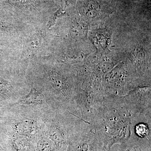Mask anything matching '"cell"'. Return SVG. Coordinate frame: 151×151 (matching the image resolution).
Returning <instances> with one entry per match:
<instances>
[{"mask_svg": "<svg viewBox=\"0 0 151 151\" xmlns=\"http://www.w3.org/2000/svg\"><path fill=\"white\" fill-rule=\"evenodd\" d=\"M102 147L99 139L94 135L87 134L79 139L73 151H104Z\"/></svg>", "mask_w": 151, "mask_h": 151, "instance_id": "obj_1", "label": "cell"}, {"mask_svg": "<svg viewBox=\"0 0 151 151\" xmlns=\"http://www.w3.org/2000/svg\"><path fill=\"white\" fill-rule=\"evenodd\" d=\"M45 101V97L43 94L35 87H32L29 93L22 97L17 103L40 104L43 103Z\"/></svg>", "mask_w": 151, "mask_h": 151, "instance_id": "obj_3", "label": "cell"}, {"mask_svg": "<svg viewBox=\"0 0 151 151\" xmlns=\"http://www.w3.org/2000/svg\"><path fill=\"white\" fill-rule=\"evenodd\" d=\"M64 14V11L62 9H59L57 11L49 20L48 23H47V27H50L53 26L55 24L57 19L58 18L61 16H62Z\"/></svg>", "mask_w": 151, "mask_h": 151, "instance_id": "obj_6", "label": "cell"}, {"mask_svg": "<svg viewBox=\"0 0 151 151\" xmlns=\"http://www.w3.org/2000/svg\"></svg>", "mask_w": 151, "mask_h": 151, "instance_id": "obj_8", "label": "cell"}, {"mask_svg": "<svg viewBox=\"0 0 151 151\" xmlns=\"http://www.w3.org/2000/svg\"><path fill=\"white\" fill-rule=\"evenodd\" d=\"M16 132L19 134L26 137H31L37 132V126L34 123L29 121H24L18 123L15 126Z\"/></svg>", "mask_w": 151, "mask_h": 151, "instance_id": "obj_4", "label": "cell"}, {"mask_svg": "<svg viewBox=\"0 0 151 151\" xmlns=\"http://www.w3.org/2000/svg\"><path fill=\"white\" fill-rule=\"evenodd\" d=\"M53 146L49 141L43 140L41 141L39 145V148L41 151H53Z\"/></svg>", "mask_w": 151, "mask_h": 151, "instance_id": "obj_5", "label": "cell"}, {"mask_svg": "<svg viewBox=\"0 0 151 151\" xmlns=\"http://www.w3.org/2000/svg\"><path fill=\"white\" fill-rule=\"evenodd\" d=\"M110 33L106 29H98L92 34L91 39L97 48L105 50L110 42Z\"/></svg>", "mask_w": 151, "mask_h": 151, "instance_id": "obj_2", "label": "cell"}, {"mask_svg": "<svg viewBox=\"0 0 151 151\" xmlns=\"http://www.w3.org/2000/svg\"><path fill=\"white\" fill-rule=\"evenodd\" d=\"M141 151L140 150H136H136H134V151Z\"/></svg>", "mask_w": 151, "mask_h": 151, "instance_id": "obj_7", "label": "cell"}]
</instances>
